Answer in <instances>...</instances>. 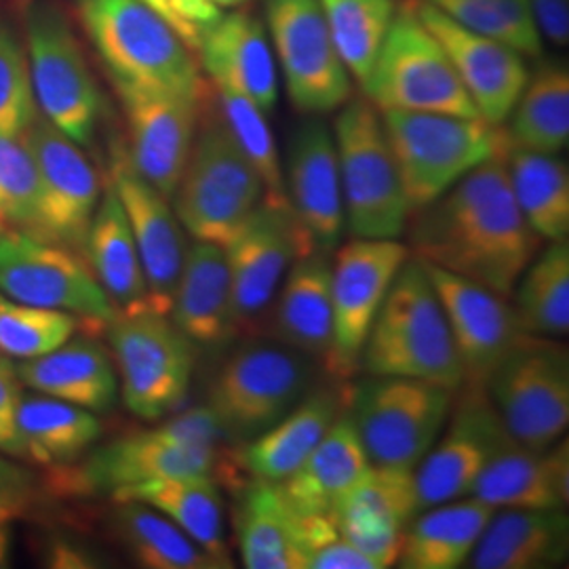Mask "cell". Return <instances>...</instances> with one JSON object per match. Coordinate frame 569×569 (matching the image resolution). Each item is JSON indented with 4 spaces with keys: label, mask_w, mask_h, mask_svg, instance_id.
<instances>
[{
    "label": "cell",
    "mask_w": 569,
    "mask_h": 569,
    "mask_svg": "<svg viewBox=\"0 0 569 569\" xmlns=\"http://www.w3.org/2000/svg\"><path fill=\"white\" fill-rule=\"evenodd\" d=\"M264 13L291 103L305 114L340 110L352 98V77L319 0H264Z\"/></svg>",
    "instance_id": "9a60e30c"
},
{
    "label": "cell",
    "mask_w": 569,
    "mask_h": 569,
    "mask_svg": "<svg viewBox=\"0 0 569 569\" xmlns=\"http://www.w3.org/2000/svg\"><path fill=\"white\" fill-rule=\"evenodd\" d=\"M222 249L241 336L258 333L291 264L317 247L289 204L262 199Z\"/></svg>",
    "instance_id": "2e32d148"
},
{
    "label": "cell",
    "mask_w": 569,
    "mask_h": 569,
    "mask_svg": "<svg viewBox=\"0 0 569 569\" xmlns=\"http://www.w3.org/2000/svg\"><path fill=\"white\" fill-rule=\"evenodd\" d=\"M510 188L529 228L542 241L569 234V171L557 154L515 148L507 157Z\"/></svg>",
    "instance_id": "ab89813d"
},
{
    "label": "cell",
    "mask_w": 569,
    "mask_h": 569,
    "mask_svg": "<svg viewBox=\"0 0 569 569\" xmlns=\"http://www.w3.org/2000/svg\"><path fill=\"white\" fill-rule=\"evenodd\" d=\"M496 509L475 496L420 510L403 531L397 566L403 569H458L467 566Z\"/></svg>",
    "instance_id": "d590c367"
},
{
    "label": "cell",
    "mask_w": 569,
    "mask_h": 569,
    "mask_svg": "<svg viewBox=\"0 0 569 569\" xmlns=\"http://www.w3.org/2000/svg\"><path fill=\"white\" fill-rule=\"evenodd\" d=\"M491 509H568L569 446L531 449L515 443L489 465L472 493Z\"/></svg>",
    "instance_id": "83f0119b"
},
{
    "label": "cell",
    "mask_w": 569,
    "mask_h": 569,
    "mask_svg": "<svg viewBox=\"0 0 569 569\" xmlns=\"http://www.w3.org/2000/svg\"><path fill=\"white\" fill-rule=\"evenodd\" d=\"M26 140L39 178L34 220L28 232L82 253L93 213L102 199L100 176L84 157L82 146L63 136L41 114L26 129Z\"/></svg>",
    "instance_id": "d6986e66"
},
{
    "label": "cell",
    "mask_w": 569,
    "mask_h": 569,
    "mask_svg": "<svg viewBox=\"0 0 569 569\" xmlns=\"http://www.w3.org/2000/svg\"><path fill=\"white\" fill-rule=\"evenodd\" d=\"M310 357L281 345L251 340L239 346L209 390V407L226 437L247 443L274 427L298 406L312 385Z\"/></svg>",
    "instance_id": "9c48e42d"
},
{
    "label": "cell",
    "mask_w": 569,
    "mask_h": 569,
    "mask_svg": "<svg viewBox=\"0 0 569 569\" xmlns=\"http://www.w3.org/2000/svg\"><path fill=\"white\" fill-rule=\"evenodd\" d=\"M82 253L117 315L150 310L140 251L110 182L103 186L102 199L93 213Z\"/></svg>",
    "instance_id": "1f68e13d"
},
{
    "label": "cell",
    "mask_w": 569,
    "mask_h": 569,
    "mask_svg": "<svg viewBox=\"0 0 569 569\" xmlns=\"http://www.w3.org/2000/svg\"><path fill=\"white\" fill-rule=\"evenodd\" d=\"M121 100L133 167L171 201L188 163L203 98L112 81Z\"/></svg>",
    "instance_id": "44dd1931"
},
{
    "label": "cell",
    "mask_w": 569,
    "mask_h": 569,
    "mask_svg": "<svg viewBox=\"0 0 569 569\" xmlns=\"http://www.w3.org/2000/svg\"><path fill=\"white\" fill-rule=\"evenodd\" d=\"M428 277L448 317L449 331L465 369V385L486 388L493 367L523 333L509 298L443 268L427 264Z\"/></svg>",
    "instance_id": "7402d4cb"
},
{
    "label": "cell",
    "mask_w": 569,
    "mask_h": 569,
    "mask_svg": "<svg viewBox=\"0 0 569 569\" xmlns=\"http://www.w3.org/2000/svg\"><path fill=\"white\" fill-rule=\"evenodd\" d=\"M331 346L326 366L333 378L361 369V352L373 319L409 249L399 239H352L331 256Z\"/></svg>",
    "instance_id": "ac0fdd59"
},
{
    "label": "cell",
    "mask_w": 569,
    "mask_h": 569,
    "mask_svg": "<svg viewBox=\"0 0 569 569\" xmlns=\"http://www.w3.org/2000/svg\"><path fill=\"white\" fill-rule=\"evenodd\" d=\"M122 401L142 420H161L182 406L192 380V342L167 315L140 310L108 326Z\"/></svg>",
    "instance_id": "5bb4252c"
},
{
    "label": "cell",
    "mask_w": 569,
    "mask_h": 569,
    "mask_svg": "<svg viewBox=\"0 0 569 569\" xmlns=\"http://www.w3.org/2000/svg\"><path fill=\"white\" fill-rule=\"evenodd\" d=\"M361 367L369 376L416 378L458 390L465 369L427 268L409 258L367 333Z\"/></svg>",
    "instance_id": "7a4b0ae2"
},
{
    "label": "cell",
    "mask_w": 569,
    "mask_h": 569,
    "mask_svg": "<svg viewBox=\"0 0 569 569\" xmlns=\"http://www.w3.org/2000/svg\"><path fill=\"white\" fill-rule=\"evenodd\" d=\"M418 515L413 468L371 465L361 481L346 491L329 519L346 540L366 555L373 569L397 566L403 531Z\"/></svg>",
    "instance_id": "cb8c5ba5"
},
{
    "label": "cell",
    "mask_w": 569,
    "mask_h": 569,
    "mask_svg": "<svg viewBox=\"0 0 569 569\" xmlns=\"http://www.w3.org/2000/svg\"><path fill=\"white\" fill-rule=\"evenodd\" d=\"M16 367L26 387L93 413L112 409L119 397L114 366L91 336L70 338L60 348Z\"/></svg>",
    "instance_id": "4dcf8cb0"
},
{
    "label": "cell",
    "mask_w": 569,
    "mask_h": 569,
    "mask_svg": "<svg viewBox=\"0 0 569 569\" xmlns=\"http://www.w3.org/2000/svg\"><path fill=\"white\" fill-rule=\"evenodd\" d=\"M409 216L443 197L468 171L512 150L505 124L481 117L380 110Z\"/></svg>",
    "instance_id": "277c9868"
},
{
    "label": "cell",
    "mask_w": 569,
    "mask_h": 569,
    "mask_svg": "<svg viewBox=\"0 0 569 569\" xmlns=\"http://www.w3.org/2000/svg\"><path fill=\"white\" fill-rule=\"evenodd\" d=\"M37 163L26 133L0 131V228L28 230L37 209Z\"/></svg>",
    "instance_id": "7dc6e473"
},
{
    "label": "cell",
    "mask_w": 569,
    "mask_h": 569,
    "mask_svg": "<svg viewBox=\"0 0 569 569\" xmlns=\"http://www.w3.org/2000/svg\"><path fill=\"white\" fill-rule=\"evenodd\" d=\"M284 194L317 249L333 253L345 232V199L333 129L319 119L293 133L283 163Z\"/></svg>",
    "instance_id": "d4e9b609"
},
{
    "label": "cell",
    "mask_w": 569,
    "mask_h": 569,
    "mask_svg": "<svg viewBox=\"0 0 569 569\" xmlns=\"http://www.w3.org/2000/svg\"><path fill=\"white\" fill-rule=\"evenodd\" d=\"M264 197L262 178L222 114L197 127L188 163L171 197L183 230L194 241L224 247Z\"/></svg>",
    "instance_id": "5b68a950"
},
{
    "label": "cell",
    "mask_w": 569,
    "mask_h": 569,
    "mask_svg": "<svg viewBox=\"0 0 569 569\" xmlns=\"http://www.w3.org/2000/svg\"><path fill=\"white\" fill-rule=\"evenodd\" d=\"M169 315L192 345L222 348L239 338L230 274L220 244H188Z\"/></svg>",
    "instance_id": "4316f807"
},
{
    "label": "cell",
    "mask_w": 569,
    "mask_h": 569,
    "mask_svg": "<svg viewBox=\"0 0 569 569\" xmlns=\"http://www.w3.org/2000/svg\"><path fill=\"white\" fill-rule=\"evenodd\" d=\"M114 528L133 559L148 569L232 568L199 547L183 529L142 502L117 500Z\"/></svg>",
    "instance_id": "60d3db41"
},
{
    "label": "cell",
    "mask_w": 569,
    "mask_h": 569,
    "mask_svg": "<svg viewBox=\"0 0 569 569\" xmlns=\"http://www.w3.org/2000/svg\"><path fill=\"white\" fill-rule=\"evenodd\" d=\"M416 13L441 42L479 117L505 124L529 79L526 58L505 42L477 34L449 20L425 0H413Z\"/></svg>",
    "instance_id": "603a6c76"
},
{
    "label": "cell",
    "mask_w": 569,
    "mask_h": 569,
    "mask_svg": "<svg viewBox=\"0 0 569 569\" xmlns=\"http://www.w3.org/2000/svg\"><path fill=\"white\" fill-rule=\"evenodd\" d=\"M342 403L345 397L329 388L306 395L274 427L243 443L237 458L239 465L251 477L283 483L321 443L329 427L342 413Z\"/></svg>",
    "instance_id": "836d02e7"
},
{
    "label": "cell",
    "mask_w": 569,
    "mask_h": 569,
    "mask_svg": "<svg viewBox=\"0 0 569 569\" xmlns=\"http://www.w3.org/2000/svg\"><path fill=\"white\" fill-rule=\"evenodd\" d=\"M486 392L519 446L549 448L569 425L568 346L521 333L493 367Z\"/></svg>",
    "instance_id": "30bf717a"
},
{
    "label": "cell",
    "mask_w": 569,
    "mask_h": 569,
    "mask_svg": "<svg viewBox=\"0 0 569 569\" xmlns=\"http://www.w3.org/2000/svg\"><path fill=\"white\" fill-rule=\"evenodd\" d=\"M74 7L112 81L203 98L194 51L142 0H74Z\"/></svg>",
    "instance_id": "3957f363"
},
{
    "label": "cell",
    "mask_w": 569,
    "mask_h": 569,
    "mask_svg": "<svg viewBox=\"0 0 569 569\" xmlns=\"http://www.w3.org/2000/svg\"><path fill=\"white\" fill-rule=\"evenodd\" d=\"M34 498L32 475L0 456V517L18 519Z\"/></svg>",
    "instance_id": "f5cc1de1"
},
{
    "label": "cell",
    "mask_w": 569,
    "mask_h": 569,
    "mask_svg": "<svg viewBox=\"0 0 569 569\" xmlns=\"http://www.w3.org/2000/svg\"><path fill=\"white\" fill-rule=\"evenodd\" d=\"M117 500L142 502L183 529L199 547L230 563L226 552L224 500L220 483L207 475L167 477L112 493Z\"/></svg>",
    "instance_id": "8d00e7d4"
},
{
    "label": "cell",
    "mask_w": 569,
    "mask_h": 569,
    "mask_svg": "<svg viewBox=\"0 0 569 569\" xmlns=\"http://www.w3.org/2000/svg\"><path fill=\"white\" fill-rule=\"evenodd\" d=\"M345 222L352 239H401L409 207L380 110L348 100L333 122Z\"/></svg>",
    "instance_id": "8992f818"
},
{
    "label": "cell",
    "mask_w": 569,
    "mask_h": 569,
    "mask_svg": "<svg viewBox=\"0 0 569 569\" xmlns=\"http://www.w3.org/2000/svg\"><path fill=\"white\" fill-rule=\"evenodd\" d=\"M361 89L378 110L479 117L446 49L418 18L413 0L397 7Z\"/></svg>",
    "instance_id": "52a82bcc"
},
{
    "label": "cell",
    "mask_w": 569,
    "mask_h": 569,
    "mask_svg": "<svg viewBox=\"0 0 569 569\" xmlns=\"http://www.w3.org/2000/svg\"><path fill=\"white\" fill-rule=\"evenodd\" d=\"M23 44L39 114L72 142L96 138L102 98L82 47L60 7L32 0L23 18Z\"/></svg>",
    "instance_id": "8fae6325"
},
{
    "label": "cell",
    "mask_w": 569,
    "mask_h": 569,
    "mask_svg": "<svg viewBox=\"0 0 569 569\" xmlns=\"http://www.w3.org/2000/svg\"><path fill=\"white\" fill-rule=\"evenodd\" d=\"M456 390L416 378L371 376L352 388L346 407L376 467L413 468L448 422Z\"/></svg>",
    "instance_id": "ba28073f"
},
{
    "label": "cell",
    "mask_w": 569,
    "mask_h": 569,
    "mask_svg": "<svg viewBox=\"0 0 569 569\" xmlns=\"http://www.w3.org/2000/svg\"><path fill=\"white\" fill-rule=\"evenodd\" d=\"M143 4H148L152 11H157L163 20L169 21L173 28H176V32L182 37L186 44L190 47V41H188V32H186V28H183L182 21L178 20V16H176V11L171 9V2L169 0H142ZM192 49V47H190Z\"/></svg>",
    "instance_id": "11a10c76"
},
{
    "label": "cell",
    "mask_w": 569,
    "mask_h": 569,
    "mask_svg": "<svg viewBox=\"0 0 569 569\" xmlns=\"http://www.w3.org/2000/svg\"><path fill=\"white\" fill-rule=\"evenodd\" d=\"M237 491L234 528L247 569H305L298 538L300 515L281 483L251 477Z\"/></svg>",
    "instance_id": "d6a6232c"
},
{
    "label": "cell",
    "mask_w": 569,
    "mask_h": 569,
    "mask_svg": "<svg viewBox=\"0 0 569 569\" xmlns=\"http://www.w3.org/2000/svg\"><path fill=\"white\" fill-rule=\"evenodd\" d=\"M108 182L112 183L121 201L140 251L148 284V306L152 312L169 317L188 249L182 224L169 199L133 167L127 143L121 140L110 143Z\"/></svg>",
    "instance_id": "ffe728a7"
},
{
    "label": "cell",
    "mask_w": 569,
    "mask_h": 569,
    "mask_svg": "<svg viewBox=\"0 0 569 569\" xmlns=\"http://www.w3.org/2000/svg\"><path fill=\"white\" fill-rule=\"evenodd\" d=\"M37 114L26 44L16 28L0 18V131L26 133Z\"/></svg>",
    "instance_id": "c3c4849f"
},
{
    "label": "cell",
    "mask_w": 569,
    "mask_h": 569,
    "mask_svg": "<svg viewBox=\"0 0 569 569\" xmlns=\"http://www.w3.org/2000/svg\"><path fill=\"white\" fill-rule=\"evenodd\" d=\"M331 256L315 249L298 258L274 298L270 331L277 342L326 361L331 346Z\"/></svg>",
    "instance_id": "f546056e"
},
{
    "label": "cell",
    "mask_w": 569,
    "mask_h": 569,
    "mask_svg": "<svg viewBox=\"0 0 569 569\" xmlns=\"http://www.w3.org/2000/svg\"><path fill=\"white\" fill-rule=\"evenodd\" d=\"M298 538L305 569H373V563L346 540L329 515H300Z\"/></svg>",
    "instance_id": "681fc988"
},
{
    "label": "cell",
    "mask_w": 569,
    "mask_h": 569,
    "mask_svg": "<svg viewBox=\"0 0 569 569\" xmlns=\"http://www.w3.org/2000/svg\"><path fill=\"white\" fill-rule=\"evenodd\" d=\"M197 56L213 87L241 93L266 114L272 112L279 100V68L264 21L232 9L204 30Z\"/></svg>",
    "instance_id": "484cf974"
},
{
    "label": "cell",
    "mask_w": 569,
    "mask_h": 569,
    "mask_svg": "<svg viewBox=\"0 0 569 569\" xmlns=\"http://www.w3.org/2000/svg\"><path fill=\"white\" fill-rule=\"evenodd\" d=\"M0 293L21 305L63 310L93 331L117 310L81 256L20 228H0Z\"/></svg>",
    "instance_id": "4fadbf2b"
},
{
    "label": "cell",
    "mask_w": 569,
    "mask_h": 569,
    "mask_svg": "<svg viewBox=\"0 0 569 569\" xmlns=\"http://www.w3.org/2000/svg\"><path fill=\"white\" fill-rule=\"evenodd\" d=\"M369 467L366 448L345 411L281 488L298 515H329L346 491L361 481Z\"/></svg>",
    "instance_id": "e575fe53"
},
{
    "label": "cell",
    "mask_w": 569,
    "mask_h": 569,
    "mask_svg": "<svg viewBox=\"0 0 569 569\" xmlns=\"http://www.w3.org/2000/svg\"><path fill=\"white\" fill-rule=\"evenodd\" d=\"M23 451L42 467H68L102 435V422L93 411L53 397H21L18 409Z\"/></svg>",
    "instance_id": "74e56055"
},
{
    "label": "cell",
    "mask_w": 569,
    "mask_h": 569,
    "mask_svg": "<svg viewBox=\"0 0 569 569\" xmlns=\"http://www.w3.org/2000/svg\"><path fill=\"white\" fill-rule=\"evenodd\" d=\"M20 376L18 367L0 352V451L13 458H23V441L18 427L20 409Z\"/></svg>",
    "instance_id": "f907efd6"
},
{
    "label": "cell",
    "mask_w": 569,
    "mask_h": 569,
    "mask_svg": "<svg viewBox=\"0 0 569 569\" xmlns=\"http://www.w3.org/2000/svg\"><path fill=\"white\" fill-rule=\"evenodd\" d=\"M449 20L493 41L505 42L523 58L542 56V37L529 0H425Z\"/></svg>",
    "instance_id": "ee69618b"
},
{
    "label": "cell",
    "mask_w": 569,
    "mask_h": 569,
    "mask_svg": "<svg viewBox=\"0 0 569 569\" xmlns=\"http://www.w3.org/2000/svg\"><path fill=\"white\" fill-rule=\"evenodd\" d=\"M11 523L9 519H0V569L9 568V559H11Z\"/></svg>",
    "instance_id": "9f6ffc18"
},
{
    "label": "cell",
    "mask_w": 569,
    "mask_h": 569,
    "mask_svg": "<svg viewBox=\"0 0 569 569\" xmlns=\"http://www.w3.org/2000/svg\"><path fill=\"white\" fill-rule=\"evenodd\" d=\"M529 9L542 39L566 47L569 42V0H529Z\"/></svg>",
    "instance_id": "db71d44e"
},
{
    "label": "cell",
    "mask_w": 569,
    "mask_h": 569,
    "mask_svg": "<svg viewBox=\"0 0 569 569\" xmlns=\"http://www.w3.org/2000/svg\"><path fill=\"white\" fill-rule=\"evenodd\" d=\"M523 333L566 338L569 331V241H550L529 262L512 289Z\"/></svg>",
    "instance_id": "b9f144b4"
},
{
    "label": "cell",
    "mask_w": 569,
    "mask_h": 569,
    "mask_svg": "<svg viewBox=\"0 0 569 569\" xmlns=\"http://www.w3.org/2000/svg\"><path fill=\"white\" fill-rule=\"evenodd\" d=\"M237 467L239 460L224 449L188 446L161 425L102 446L81 467L56 468V475L61 491L70 493H114L154 479L192 475H207L237 489L243 483Z\"/></svg>",
    "instance_id": "7c38bea8"
},
{
    "label": "cell",
    "mask_w": 569,
    "mask_h": 569,
    "mask_svg": "<svg viewBox=\"0 0 569 569\" xmlns=\"http://www.w3.org/2000/svg\"><path fill=\"white\" fill-rule=\"evenodd\" d=\"M0 519H9V517H0ZM9 521H13V519H9Z\"/></svg>",
    "instance_id": "6f0895ef"
},
{
    "label": "cell",
    "mask_w": 569,
    "mask_h": 569,
    "mask_svg": "<svg viewBox=\"0 0 569 569\" xmlns=\"http://www.w3.org/2000/svg\"><path fill=\"white\" fill-rule=\"evenodd\" d=\"M507 129L515 148L559 154L569 142V70L545 61L529 72L528 82L510 112Z\"/></svg>",
    "instance_id": "f35d334b"
},
{
    "label": "cell",
    "mask_w": 569,
    "mask_h": 569,
    "mask_svg": "<svg viewBox=\"0 0 569 569\" xmlns=\"http://www.w3.org/2000/svg\"><path fill=\"white\" fill-rule=\"evenodd\" d=\"M569 559L566 510L498 509L467 561L472 569H552Z\"/></svg>",
    "instance_id": "f1b7e54d"
},
{
    "label": "cell",
    "mask_w": 569,
    "mask_h": 569,
    "mask_svg": "<svg viewBox=\"0 0 569 569\" xmlns=\"http://www.w3.org/2000/svg\"><path fill=\"white\" fill-rule=\"evenodd\" d=\"M515 443L486 388H458L446 427L413 470L418 512L470 496L493 458Z\"/></svg>",
    "instance_id": "e0dca14e"
},
{
    "label": "cell",
    "mask_w": 569,
    "mask_h": 569,
    "mask_svg": "<svg viewBox=\"0 0 569 569\" xmlns=\"http://www.w3.org/2000/svg\"><path fill=\"white\" fill-rule=\"evenodd\" d=\"M409 256L510 298L542 249L510 188L507 157L468 171L443 197L407 218Z\"/></svg>",
    "instance_id": "6da1fadb"
},
{
    "label": "cell",
    "mask_w": 569,
    "mask_h": 569,
    "mask_svg": "<svg viewBox=\"0 0 569 569\" xmlns=\"http://www.w3.org/2000/svg\"><path fill=\"white\" fill-rule=\"evenodd\" d=\"M169 2L188 32L192 51L197 53V47L204 30L220 20L226 11L239 9L247 0H169Z\"/></svg>",
    "instance_id": "816d5d0a"
},
{
    "label": "cell",
    "mask_w": 569,
    "mask_h": 569,
    "mask_svg": "<svg viewBox=\"0 0 569 569\" xmlns=\"http://www.w3.org/2000/svg\"><path fill=\"white\" fill-rule=\"evenodd\" d=\"M213 89L218 96L220 114L232 138L241 146L244 157L256 167L258 176L264 182V199L277 204H289L284 194L283 161L279 157L270 124L266 121V112L241 93H234L224 87Z\"/></svg>",
    "instance_id": "f6af8a7d"
},
{
    "label": "cell",
    "mask_w": 569,
    "mask_h": 569,
    "mask_svg": "<svg viewBox=\"0 0 569 569\" xmlns=\"http://www.w3.org/2000/svg\"><path fill=\"white\" fill-rule=\"evenodd\" d=\"M352 81L366 84L397 13L395 0H319Z\"/></svg>",
    "instance_id": "7bdbcfd3"
},
{
    "label": "cell",
    "mask_w": 569,
    "mask_h": 569,
    "mask_svg": "<svg viewBox=\"0 0 569 569\" xmlns=\"http://www.w3.org/2000/svg\"><path fill=\"white\" fill-rule=\"evenodd\" d=\"M79 317L21 305L0 293V352L9 359H34L66 345L81 326Z\"/></svg>",
    "instance_id": "bcb514c9"
}]
</instances>
